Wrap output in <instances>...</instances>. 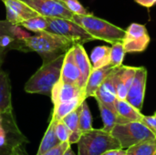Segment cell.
<instances>
[{"instance_id":"cell-1","label":"cell","mask_w":156,"mask_h":155,"mask_svg":"<svg viewBox=\"0 0 156 155\" xmlns=\"http://www.w3.org/2000/svg\"><path fill=\"white\" fill-rule=\"evenodd\" d=\"M75 41L48 31L36 33L25 41L27 51H34L41 56L43 63L48 62L64 55L71 48Z\"/></svg>"},{"instance_id":"cell-2","label":"cell","mask_w":156,"mask_h":155,"mask_svg":"<svg viewBox=\"0 0 156 155\" xmlns=\"http://www.w3.org/2000/svg\"><path fill=\"white\" fill-rule=\"evenodd\" d=\"M65 54L42 66L32 75L25 85V91L32 94H42L51 96L53 87L58 82L61 77V69Z\"/></svg>"},{"instance_id":"cell-3","label":"cell","mask_w":156,"mask_h":155,"mask_svg":"<svg viewBox=\"0 0 156 155\" xmlns=\"http://www.w3.org/2000/svg\"><path fill=\"white\" fill-rule=\"evenodd\" d=\"M72 20L81 26L95 39L109 43L122 41L126 31L104 19L89 15H73Z\"/></svg>"},{"instance_id":"cell-4","label":"cell","mask_w":156,"mask_h":155,"mask_svg":"<svg viewBox=\"0 0 156 155\" xmlns=\"http://www.w3.org/2000/svg\"><path fill=\"white\" fill-rule=\"evenodd\" d=\"M79 155H101L107 151L121 149L119 141L111 132L101 130H90L82 133L78 142Z\"/></svg>"},{"instance_id":"cell-5","label":"cell","mask_w":156,"mask_h":155,"mask_svg":"<svg viewBox=\"0 0 156 155\" xmlns=\"http://www.w3.org/2000/svg\"><path fill=\"white\" fill-rule=\"evenodd\" d=\"M111 133L119 141L122 149H128L141 142L156 139L155 133L142 122L117 123Z\"/></svg>"},{"instance_id":"cell-6","label":"cell","mask_w":156,"mask_h":155,"mask_svg":"<svg viewBox=\"0 0 156 155\" xmlns=\"http://www.w3.org/2000/svg\"><path fill=\"white\" fill-rule=\"evenodd\" d=\"M47 19L48 28L46 31L66 37L77 44H84L95 40L90 33L72 19L58 17H47Z\"/></svg>"},{"instance_id":"cell-7","label":"cell","mask_w":156,"mask_h":155,"mask_svg":"<svg viewBox=\"0 0 156 155\" xmlns=\"http://www.w3.org/2000/svg\"><path fill=\"white\" fill-rule=\"evenodd\" d=\"M125 31L122 43L126 53L143 52L147 48L151 38L145 26L132 23Z\"/></svg>"},{"instance_id":"cell-8","label":"cell","mask_w":156,"mask_h":155,"mask_svg":"<svg viewBox=\"0 0 156 155\" xmlns=\"http://www.w3.org/2000/svg\"><path fill=\"white\" fill-rule=\"evenodd\" d=\"M33 8L38 15L46 17L72 19L73 14L61 0H21Z\"/></svg>"},{"instance_id":"cell-9","label":"cell","mask_w":156,"mask_h":155,"mask_svg":"<svg viewBox=\"0 0 156 155\" xmlns=\"http://www.w3.org/2000/svg\"><path fill=\"white\" fill-rule=\"evenodd\" d=\"M146 81L147 69L144 67H137L134 79L128 90L126 100L140 111L144 106Z\"/></svg>"},{"instance_id":"cell-10","label":"cell","mask_w":156,"mask_h":155,"mask_svg":"<svg viewBox=\"0 0 156 155\" xmlns=\"http://www.w3.org/2000/svg\"><path fill=\"white\" fill-rule=\"evenodd\" d=\"M6 20L12 25H20L23 21L37 16L38 14L21 0H4Z\"/></svg>"},{"instance_id":"cell-11","label":"cell","mask_w":156,"mask_h":155,"mask_svg":"<svg viewBox=\"0 0 156 155\" xmlns=\"http://www.w3.org/2000/svg\"><path fill=\"white\" fill-rule=\"evenodd\" d=\"M60 80L78 85L81 89L85 90V85L82 80V76L80 70L75 61L74 53H73V47L69 48L67 53L65 54L62 69H61V77Z\"/></svg>"},{"instance_id":"cell-12","label":"cell","mask_w":156,"mask_h":155,"mask_svg":"<svg viewBox=\"0 0 156 155\" xmlns=\"http://www.w3.org/2000/svg\"><path fill=\"white\" fill-rule=\"evenodd\" d=\"M82 96L85 97L84 89H81L78 85L67 83L59 79L58 82L53 87L50 98L53 105H56L58 103L68 101Z\"/></svg>"},{"instance_id":"cell-13","label":"cell","mask_w":156,"mask_h":155,"mask_svg":"<svg viewBox=\"0 0 156 155\" xmlns=\"http://www.w3.org/2000/svg\"><path fill=\"white\" fill-rule=\"evenodd\" d=\"M114 69L115 68H113L112 65L100 69H92L85 86L86 99L89 97H94L98 89L101 87V85L103 83V81L112 72Z\"/></svg>"},{"instance_id":"cell-14","label":"cell","mask_w":156,"mask_h":155,"mask_svg":"<svg viewBox=\"0 0 156 155\" xmlns=\"http://www.w3.org/2000/svg\"><path fill=\"white\" fill-rule=\"evenodd\" d=\"M13 113L11 81L9 75L0 69V114Z\"/></svg>"},{"instance_id":"cell-15","label":"cell","mask_w":156,"mask_h":155,"mask_svg":"<svg viewBox=\"0 0 156 155\" xmlns=\"http://www.w3.org/2000/svg\"><path fill=\"white\" fill-rule=\"evenodd\" d=\"M73 53H74L75 61L80 70L83 83L86 86L89 76L92 70V65L90 63V59L89 58L87 52L83 48L82 44H75L73 46Z\"/></svg>"},{"instance_id":"cell-16","label":"cell","mask_w":156,"mask_h":155,"mask_svg":"<svg viewBox=\"0 0 156 155\" xmlns=\"http://www.w3.org/2000/svg\"><path fill=\"white\" fill-rule=\"evenodd\" d=\"M85 100H86V98L84 96H82V97H79L76 99H73V100H70L68 101H64V102H60V103L54 105L51 119H53L57 122L61 121L69 113H70L73 111H75L76 109H78Z\"/></svg>"},{"instance_id":"cell-17","label":"cell","mask_w":156,"mask_h":155,"mask_svg":"<svg viewBox=\"0 0 156 155\" xmlns=\"http://www.w3.org/2000/svg\"><path fill=\"white\" fill-rule=\"evenodd\" d=\"M97 102H98V106H99V109H100V111H101V120H102V122H103V128L102 129L104 131H106L108 132H112V129L114 128V126L117 123L128 122V121H126L123 118L120 117L116 111L111 110L110 108L105 106L101 101L97 100Z\"/></svg>"},{"instance_id":"cell-18","label":"cell","mask_w":156,"mask_h":155,"mask_svg":"<svg viewBox=\"0 0 156 155\" xmlns=\"http://www.w3.org/2000/svg\"><path fill=\"white\" fill-rule=\"evenodd\" d=\"M115 109L118 115L128 122H142L144 115L126 100H116Z\"/></svg>"},{"instance_id":"cell-19","label":"cell","mask_w":156,"mask_h":155,"mask_svg":"<svg viewBox=\"0 0 156 155\" xmlns=\"http://www.w3.org/2000/svg\"><path fill=\"white\" fill-rule=\"evenodd\" d=\"M79 117H80V107L73 111L72 112L69 113L67 116H65L61 121L67 125V127L71 132L69 143L70 144L78 143L80 141L82 133L80 130V123H79Z\"/></svg>"},{"instance_id":"cell-20","label":"cell","mask_w":156,"mask_h":155,"mask_svg":"<svg viewBox=\"0 0 156 155\" xmlns=\"http://www.w3.org/2000/svg\"><path fill=\"white\" fill-rule=\"evenodd\" d=\"M55 120L51 119L49 125L43 136V139L40 143L37 155H42L45 153L46 152H48V150L52 149L53 147L58 145L61 142L58 140V138L56 135V132H55V124H56Z\"/></svg>"},{"instance_id":"cell-21","label":"cell","mask_w":156,"mask_h":155,"mask_svg":"<svg viewBox=\"0 0 156 155\" xmlns=\"http://www.w3.org/2000/svg\"><path fill=\"white\" fill-rule=\"evenodd\" d=\"M92 69H100L111 65V48L99 46L93 48L90 55Z\"/></svg>"},{"instance_id":"cell-22","label":"cell","mask_w":156,"mask_h":155,"mask_svg":"<svg viewBox=\"0 0 156 155\" xmlns=\"http://www.w3.org/2000/svg\"><path fill=\"white\" fill-rule=\"evenodd\" d=\"M126 155H156V139L141 142L126 149Z\"/></svg>"},{"instance_id":"cell-23","label":"cell","mask_w":156,"mask_h":155,"mask_svg":"<svg viewBox=\"0 0 156 155\" xmlns=\"http://www.w3.org/2000/svg\"><path fill=\"white\" fill-rule=\"evenodd\" d=\"M19 26L36 34V33H39V32H43L47 30L48 19L46 16L38 15L37 16H34V17H31L23 21Z\"/></svg>"},{"instance_id":"cell-24","label":"cell","mask_w":156,"mask_h":155,"mask_svg":"<svg viewBox=\"0 0 156 155\" xmlns=\"http://www.w3.org/2000/svg\"><path fill=\"white\" fill-rule=\"evenodd\" d=\"M80 130L81 133L87 132L92 130V116L86 100L80 106V117H79Z\"/></svg>"},{"instance_id":"cell-25","label":"cell","mask_w":156,"mask_h":155,"mask_svg":"<svg viewBox=\"0 0 156 155\" xmlns=\"http://www.w3.org/2000/svg\"><path fill=\"white\" fill-rule=\"evenodd\" d=\"M94 98H96L97 100L101 101V103H103L105 106H107L111 110L116 111L115 102H116V100H117V96L115 94H113L112 92H111L110 90H108L105 88H103L102 86H101L98 89V90L96 91V93L94 95Z\"/></svg>"},{"instance_id":"cell-26","label":"cell","mask_w":156,"mask_h":155,"mask_svg":"<svg viewBox=\"0 0 156 155\" xmlns=\"http://www.w3.org/2000/svg\"><path fill=\"white\" fill-rule=\"evenodd\" d=\"M125 49L122 41H117L111 48V65L113 68H119L122 65L125 56Z\"/></svg>"},{"instance_id":"cell-27","label":"cell","mask_w":156,"mask_h":155,"mask_svg":"<svg viewBox=\"0 0 156 155\" xmlns=\"http://www.w3.org/2000/svg\"><path fill=\"white\" fill-rule=\"evenodd\" d=\"M113 80L116 88V94H117V99L119 100H126L127 98V93H128V89L126 88L124 82L120 77L118 68H115L113 70Z\"/></svg>"},{"instance_id":"cell-28","label":"cell","mask_w":156,"mask_h":155,"mask_svg":"<svg viewBox=\"0 0 156 155\" xmlns=\"http://www.w3.org/2000/svg\"><path fill=\"white\" fill-rule=\"evenodd\" d=\"M65 6L73 15H89L90 13L87 9L80 4L79 0H61Z\"/></svg>"},{"instance_id":"cell-29","label":"cell","mask_w":156,"mask_h":155,"mask_svg":"<svg viewBox=\"0 0 156 155\" xmlns=\"http://www.w3.org/2000/svg\"><path fill=\"white\" fill-rule=\"evenodd\" d=\"M55 132H56V135L58 138V140L61 143L64 142H69L71 132L69 131V129L67 127V125L62 122V121H58L56 122L55 124Z\"/></svg>"},{"instance_id":"cell-30","label":"cell","mask_w":156,"mask_h":155,"mask_svg":"<svg viewBox=\"0 0 156 155\" xmlns=\"http://www.w3.org/2000/svg\"><path fill=\"white\" fill-rule=\"evenodd\" d=\"M142 122L145 124L151 131H153L156 134V116H144L143 117Z\"/></svg>"},{"instance_id":"cell-31","label":"cell","mask_w":156,"mask_h":155,"mask_svg":"<svg viewBox=\"0 0 156 155\" xmlns=\"http://www.w3.org/2000/svg\"><path fill=\"white\" fill-rule=\"evenodd\" d=\"M7 143V137H6V131L3 122V117L0 115V149L6 146Z\"/></svg>"},{"instance_id":"cell-32","label":"cell","mask_w":156,"mask_h":155,"mask_svg":"<svg viewBox=\"0 0 156 155\" xmlns=\"http://www.w3.org/2000/svg\"><path fill=\"white\" fill-rule=\"evenodd\" d=\"M12 26H13V25L11 23H9L6 19L0 20V36H2V35L13 36L12 35Z\"/></svg>"},{"instance_id":"cell-33","label":"cell","mask_w":156,"mask_h":155,"mask_svg":"<svg viewBox=\"0 0 156 155\" xmlns=\"http://www.w3.org/2000/svg\"><path fill=\"white\" fill-rule=\"evenodd\" d=\"M101 155H126V149H114L105 152Z\"/></svg>"},{"instance_id":"cell-34","label":"cell","mask_w":156,"mask_h":155,"mask_svg":"<svg viewBox=\"0 0 156 155\" xmlns=\"http://www.w3.org/2000/svg\"><path fill=\"white\" fill-rule=\"evenodd\" d=\"M137 4L145 6V7H152L156 5V0H134Z\"/></svg>"},{"instance_id":"cell-35","label":"cell","mask_w":156,"mask_h":155,"mask_svg":"<svg viewBox=\"0 0 156 155\" xmlns=\"http://www.w3.org/2000/svg\"><path fill=\"white\" fill-rule=\"evenodd\" d=\"M6 54V51L3 50L0 48V69H1V65L4 61V58H5V55Z\"/></svg>"},{"instance_id":"cell-36","label":"cell","mask_w":156,"mask_h":155,"mask_svg":"<svg viewBox=\"0 0 156 155\" xmlns=\"http://www.w3.org/2000/svg\"><path fill=\"white\" fill-rule=\"evenodd\" d=\"M63 155H76L75 153H74V152L71 150V148L69 147V148H68V150L65 152V153Z\"/></svg>"},{"instance_id":"cell-37","label":"cell","mask_w":156,"mask_h":155,"mask_svg":"<svg viewBox=\"0 0 156 155\" xmlns=\"http://www.w3.org/2000/svg\"><path fill=\"white\" fill-rule=\"evenodd\" d=\"M154 115H155V116H156V112H155V113H154Z\"/></svg>"},{"instance_id":"cell-38","label":"cell","mask_w":156,"mask_h":155,"mask_svg":"<svg viewBox=\"0 0 156 155\" xmlns=\"http://www.w3.org/2000/svg\"><path fill=\"white\" fill-rule=\"evenodd\" d=\"M1 1H4V0H1Z\"/></svg>"},{"instance_id":"cell-39","label":"cell","mask_w":156,"mask_h":155,"mask_svg":"<svg viewBox=\"0 0 156 155\" xmlns=\"http://www.w3.org/2000/svg\"><path fill=\"white\" fill-rule=\"evenodd\" d=\"M0 115H1V114H0Z\"/></svg>"}]
</instances>
